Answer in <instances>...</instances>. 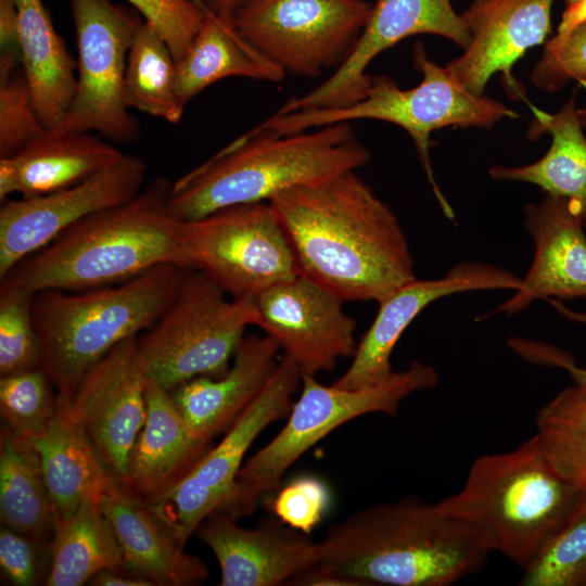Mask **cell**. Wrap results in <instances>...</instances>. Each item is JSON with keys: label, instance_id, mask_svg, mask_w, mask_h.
I'll use <instances>...</instances> for the list:
<instances>
[{"label": "cell", "instance_id": "836d02e7", "mask_svg": "<svg viewBox=\"0 0 586 586\" xmlns=\"http://www.w3.org/2000/svg\"><path fill=\"white\" fill-rule=\"evenodd\" d=\"M520 586H586V488L564 525L523 568Z\"/></svg>", "mask_w": 586, "mask_h": 586}, {"label": "cell", "instance_id": "9c48e42d", "mask_svg": "<svg viewBox=\"0 0 586 586\" xmlns=\"http://www.w3.org/2000/svg\"><path fill=\"white\" fill-rule=\"evenodd\" d=\"M256 321L254 300L231 297L188 269L164 311L138 336L150 382L170 392L198 377H221Z\"/></svg>", "mask_w": 586, "mask_h": 586}, {"label": "cell", "instance_id": "7402d4cb", "mask_svg": "<svg viewBox=\"0 0 586 586\" xmlns=\"http://www.w3.org/2000/svg\"><path fill=\"white\" fill-rule=\"evenodd\" d=\"M279 352L270 336L246 334L221 377H198L170 391L189 430L208 442L227 431L275 373Z\"/></svg>", "mask_w": 586, "mask_h": 586}, {"label": "cell", "instance_id": "83f0119b", "mask_svg": "<svg viewBox=\"0 0 586 586\" xmlns=\"http://www.w3.org/2000/svg\"><path fill=\"white\" fill-rule=\"evenodd\" d=\"M187 53L176 62V90L183 107L202 90L232 76L278 82L284 71L237 29L232 20L206 10Z\"/></svg>", "mask_w": 586, "mask_h": 586}, {"label": "cell", "instance_id": "ac0fdd59", "mask_svg": "<svg viewBox=\"0 0 586 586\" xmlns=\"http://www.w3.org/2000/svg\"><path fill=\"white\" fill-rule=\"evenodd\" d=\"M521 278L494 265L466 260L453 266L443 277L403 284L380 301L379 309L364 334L347 370L333 384L359 388L382 382L393 372L392 352L404 331L431 303L460 292L512 289Z\"/></svg>", "mask_w": 586, "mask_h": 586}, {"label": "cell", "instance_id": "d6a6232c", "mask_svg": "<svg viewBox=\"0 0 586 586\" xmlns=\"http://www.w3.org/2000/svg\"><path fill=\"white\" fill-rule=\"evenodd\" d=\"M536 435L555 470L586 488V388L560 391L536 415Z\"/></svg>", "mask_w": 586, "mask_h": 586}, {"label": "cell", "instance_id": "7c38bea8", "mask_svg": "<svg viewBox=\"0 0 586 586\" xmlns=\"http://www.w3.org/2000/svg\"><path fill=\"white\" fill-rule=\"evenodd\" d=\"M371 10L367 0H251L232 21L285 74L316 77L345 61Z\"/></svg>", "mask_w": 586, "mask_h": 586}, {"label": "cell", "instance_id": "ee69618b", "mask_svg": "<svg viewBox=\"0 0 586 586\" xmlns=\"http://www.w3.org/2000/svg\"><path fill=\"white\" fill-rule=\"evenodd\" d=\"M586 21V0H581L575 3L566 5L562 12L560 23L557 28L558 38H563L571 33V30Z\"/></svg>", "mask_w": 586, "mask_h": 586}, {"label": "cell", "instance_id": "3957f363", "mask_svg": "<svg viewBox=\"0 0 586 586\" xmlns=\"http://www.w3.org/2000/svg\"><path fill=\"white\" fill-rule=\"evenodd\" d=\"M171 181L157 177L131 199L75 222L20 262L0 286L30 292L81 291L119 283L153 267H183ZM186 269V268H184Z\"/></svg>", "mask_w": 586, "mask_h": 586}, {"label": "cell", "instance_id": "1f68e13d", "mask_svg": "<svg viewBox=\"0 0 586 586\" xmlns=\"http://www.w3.org/2000/svg\"><path fill=\"white\" fill-rule=\"evenodd\" d=\"M128 107L178 124L184 107L176 90V61L161 34L143 22L130 46L124 81Z\"/></svg>", "mask_w": 586, "mask_h": 586}, {"label": "cell", "instance_id": "7a4b0ae2", "mask_svg": "<svg viewBox=\"0 0 586 586\" xmlns=\"http://www.w3.org/2000/svg\"><path fill=\"white\" fill-rule=\"evenodd\" d=\"M491 551L466 523L415 497L352 512L318 542V566L365 585L450 586Z\"/></svg>", "mask_w": 586, "mask_h": 586}, {"label": "cell", "instance_id": "603a6c76", "mask_svg": "<svg viewBox=\"0 0 586 586\" xmlns=\"http://www.w3.org/2000/svg\"><path fill=\"white\" fill-rule=\"evenodd\" d=\"M101 507L117 536L125 565L153 586H192L208 576L205 563L184 551L160 517L124 484L114 481Z\"/></svg>", "mask_w": 586, "mask_h": 586}, {"label": "cell", "instance_id": "484cf974", "mask_svg": "<svg viewBox=\"0 0 586 586\" xmlns=\"http://www.w3.org/2000/svg\"><path fill=\"white\" fill-rule=\"evenodd\" d=\"M532 109L535 118L528 136L549 133V150L527 165H495L489 168V175L496 181L533 183L548 195L566 199L586 227V132L578 117L575 93L553 114Z\"/></svg>", "mask_w": 586, "mask_h": 586}, {"label": "cell", "instance_id": "e0dca14e", "mask_svg": "<svg viewBox=\"0 0 586 586\" xmlns=\"http://www.w3.org/2000/svg\"><path fill=\"white\" fill-rule=\"evenodd\" d=\"M419 34L444 37L462 50L470 34L451 0H377L349 55L310 91L292 98L276 113L339 109L361 99L370 85L369 64L383 51Z\"/></svg>", "mask_w": 586, "mask_h": 586}, {"label": "cell", "instance_id": "2e32d148", "mask_svg": "<svg viewBox=\"0 0 586 586\" xmlns=\"http://www.w3.org/2000/svg\"><path fill=\"white\" fill-rule=\"evenodd\" d=\"M256 326L277 342L302 374L332 371L357 348L356 321L336 295L297 275L254 298Z\"/></svg>", "mask_w": 586, "mask_h": 586}, {"label": "cell", "instance_id": "52a82bcc", "mask_svg": "<svg viewBox=\"0 0 586 586\" xmlns=\"http://www.w3.org/2000/svg\"><path fill=\"white\" fill-rule=\"evenodd\" d=\"M413 65L422 75L413 88L403 89L387 76H373L364 97L351 105L275 113L254 129L291 133L356 119L397 125L412 139L444 215L454 220L455 213L437 186L431 165V133L446 127L489 128L502 119H517L520 115L500 101L468 91L445 66L428 58L421 43L415 46Z\"/></svg>", "mask_w": 586, "mask_h": 586}, {"label": "cell", "instance_id": "8fae6325", "mask_svg": "<svg viewBox=\"0 0 586 586\" xmlns=\"http://www.w3.org/2000/svg\"><path fill=\"white\" fill-rule=\"evenodd\" d=\"M77 43V81L71 105L51 133L95 132L132 142L140 127L125 102L124 81L133 38L144 22L110 0H71Z\"/></svg>", "mask_w": 586, "mask_h": 586}, {"label": "cell", "instance_id": "cb8c5ba5", "mask_svg": "<svg viewBox=\"0 0 586 586\" xmlns=\"http://www.w3.org/2000/svg\"><path fill=\"white\" fill-rule=\"evenodd\" d=\"M146 418L131 449L124 484L148 504L178 485L212 448L196 437L169 391L149 382Z\"/></svg>", "mask_w": 586, "mask_h": 586}, {"label": "cell", "instance_id": "9a60e30c", "mask_svg": "<svg viewBox=\"0 0 586 586\" xmlns=\"http://www.w3.org/2000/svg\"><path fill=\"white\" fill-rule=\"evenodd\" d=\"M143 160L118 162L71 187L47 194L7 199L0 207V279L82 218L135 196L145 184Z\"/></svg>", "mask_w": 586, "mask_h": 586}, {"label": "cell", "instance_id": "ab89813d", "mask_svg": "<svg viewBox=\"0 0 586 586\" xmlns=\"http://www.w3.org/2000/svg\"><path fill=\"white\" fill-rule=\"evenodd\" d=\"M330 504V489L321 479L301 475L278 491L272 510L289 527L309 535L323 519Z\"/></svg>", "mask_w": 586, "mask_h": 586}, {"label": "cell", "instance_id": "277c9868", "mask_svg": "<svg viewBox=\"0 0 586 586\" xmlns=\"http://www.w3.org/2000/svg\"><path fill=\"white\" fill-rule=\"evenodd\" d=\"M371 158L351 123L291 133L251 129L171 181L168 208L178 220L217 209L269 202L278 193L348 170Z\"/></svg>", "mask_w": 586, "mask_h": 586}, {"label": "cell", "instance_id": "4dcf8cb0", "mask_svg": "<svg viewBox=\"0 0 586 586\" xmlns=\"http://www.w3.org/2000/svg\"><path fill=\"white\" fill-rule=\"evenodd\" d=\"M0 519L3 526L50 544L56 514L41 459L30 440L0 431Z\"/></svg>", "mask_w": 586, "mask_h": 586}, {"label": "cell", "instance_id": "d6986e66", "mask_svg": "<svg viewBox=\"0 0 586 586\" xmlns=\"http://www.w3.org/2000/svg\"><path fill=\"white\" fill-rule=\"evenodd\" d=\"M552 1L474 0L461 14L470 43L446 69L476 95H484L491 77L502 73L508 89L521 97L512 67L528 49L546 39Z\"/></svg>", "mask_w": 586, "mask_h": 586}, {"label": "cell", "instance_id": "e575fe53", "mask_svg": "<svg viewBox=\"0 0 586 586\" xmlns=\"http://www.w3.org/2000/svg\"><path fill=\"white\" fill-rule=\"evenodd\" d=\"M42 367L1 375L2 423L17 437L40 435L58 412V393Z\"/></svg>", "mask_w": 586, "mask_h": 586}, {"label": "cell", "instance_id": "44dd1931", "mask_svg": "<svg viewBox=\"0 0 586 586\" xmlns=\"http://www.w3.org/2000/svg\"><path fill=\"white\" fill-rule=\"evenodd\" d=\"M524 227L534 242L533 262L520 288L496 311L512 315L536 298L586 297V235L569 201L546 194L526 204Z\"/></svg>", "mask_w": 586, "mask_h": 586}, {"label": "cell", "instance_id": "d4e9b609", "mask_svg": "<svg viewBox=\"0 0 586 586\" xmlns=\"http://www.w3.org/2000/svg\"><path fill=\"white\" fill-rule=\"evenodd\" d=\"M125 153L91 132L49 130L18 153L0 158V201L30 198L76 184L118 162Z\"/></svg>", "mask_w": 586, "mask_h": 586}, {"label": "cell", "instance_id": "7dc6e473", "mask_svg": "<svg viewBox=\"0 0 586 586\" xmlns=\"http://www.w3.org/2000/svg\"><path fill=\"white\" fill-rule=\"evenodd\" d=\"M578 117L581 120V124L586 132V102L583 106L578 107Z\"/></svg>", "mask_w": 586, "mask_h": 586}, {"label": "cell", "instance_id": "8d00e7d4", "mask_svg": "<svg viewBox=\"0 0 586 586\" xmlns=\"http://www.w3.org/2000/svg\"><path fill=\"white\" fill-rule=\"evenodd\" d=\"M47 131L23 71L0 81V158L18 153Z\"/></svg>", "mask_w": 586, "mask_h": 586}, {"label": "cell", "instance_id": "ffe728a7", "mask_svg": "<svg viewBox=\"0 0 586 586\" xmlns=\"http://www.w3.org/2000/svg\"><path fill=\"white\" fill-rule=\"evenodd\" d=\"M215 555L221 586H278L318 564V543L275 524L246 528L218 511L194 533Z\"/></svg>", "mask_w": 586, "mask_h": 586}, {"label": "cell", "instance_id": "f1b7e54d", "mask_svg": "<svg viewBox=\"0 0 586 586\" xmlns=\"http://www.w3.org/2000/svg\"><path fill=\"white\" fill-rule=\"evenodd\" d=\"M30 441L40 455L58 523L87 498L101 497L115 481L80 426L59 407L47 429Z\"/></svg>", "mask_w": 586, "mask_h": 586}, {"label": "cell", "instance_id": "60d3db41", "mask_svg": "<svg viewBox=\"0 0 586 586\" xmlns=\"http://www.w3.org/2000/svg\"><path fill=\"white\" fill-rule=\"evenodd\" d=\"M51 565L49 544L7 526L0 531L2 575L16 586H34L48 578Z\"/></svg>", "mask_w": 586, "mask_h": 586}, {"label": "cell", "instance_id": "b9f144b4", "mask_svg": "<svg viewBox=\"0 0 586 586\" xmlns=\"http://www.w3.org/2000/svg\"><path fill=\"white\" fill-rule=\"evenodd\" d=\"M22 71L16 0H0V81Z\"/></svg>", "mask_w": 586, "mask_h": 586}, {"label": "cell", "instance_id": "5bb4252c", "mask_svg": "<svg viewBox=\"0 0 586 586\" xmlns=\"http://www.w3.org/2000/svg\"><path fill=\"white\" fill-rule=\"evenodd\" d=\"M138 336L115 346L58 407L82 430L107 472L124 482L129 456L146 418L149 385Z\"/></svg>", "mask_w": 586, "mask_h": 586}, {"label": "cell", "instance_id": "74e56055", "mask_svg": "<svg viewBox=\"0 0 586 586\" xmlns=\"http://www.w3.org/2000/svg\"><path fill=\"white\" fill-rule=\"evenodd\" d=\"M532 84L543 92H557L571 82L586 89V21L563 38L553 36L531 73Z\"/></svg>", "mask_w": 586, "mask_h": 586}, {"label": "cell", "instance_id": "f546056e", "mask_svg": "<svg viewBox=\"0 0 586 586\" xmlns=\"http://www.w3.org/2000/svg\"><path fill=\"white\" fill-rule=\"evenodd\" d=\"M101 497L87 498L69 518L56 524L49 544L51 565L46 585H85L102 570L130 573L102 510Z\"/></svg>", "mask_w": 586, "mask_h": 586}, {"label": "cell", "instance_id": "30bf717a", "mask_svg": "<svg viewBox=\"0 0 586 586\" xmlns=\"http://www.w3.org/2000/svg\"><path fill=\"white\" fill-rule=\"evenodd\" d=\"M183 267L234 298L254 300L300 275L283 229L268 202L238 204L180 220Z\"/></svg>", "mask_w": 586, "mask_h": 586}, {"label": "cell", "instance_id": "4316f807", "mask_svg": "<svg viewBox=\"0 0 586 586\" xmlns=\"http://www.w3.org/2000/svg\"><path fill=\"white\" fill-rule=\"evenodd\" d=\"M22 71L35 110L49 130L66 114L77 81V61L56 33L42 0H16Z\"/></svg>", "mask_w": 586, "mask_h": 586}, {"label": "cell", "instance_id": "bcb514c9", "mask_svg": "<svg viewBox=\"0 0 586 586\" xmlns=\"http://www.w3.org/2000/svg\"><path fill=\"white\" fill-rule=\"evenodd\" d=\"M556 367L565 369L576 385L586 388V368L578 367L572 355L564 353L558 359Z\"/></svg>", "mask_w": 586, "mask_h": 586}, {"label": "cell", "instance_id": "8992f818", "mask_svg": "<svg viewBox=\"0 0 586 586\" xmlns=\"http://www.w3.org/2000/svg\"><path fill=\"white\" fill-rule=\"evenodd\" d=\"M187 270L164 264L111 285L36 292L31 314L41 367L58 397L69 399L97 362L119 343L148 330L176 294Z\"/></svg>", "mask_w": 586, "mask_h": 586}, {"label": "cell", "instance_id": "c3c4849f", "mask_svg": "<svg viewBox=\"0 0 586 586\" xmlns=\"http://www.w3.org/2000/svg\"><path fill=\"white\" fill-rule=\"evenodd\" d=\"M566 1H568V2H569V4H570V3H575V2H578V1H581V0H566Z\"/></svg>", "mask_w": 586, "mask_h": 586}, {"label": "cell", "instance_id": "f35d334b", "mask_svg": "<svg viewBox=\"0 0 586 586\" xmlns=\"http://www.w3.org/2000/svg\"><path fill=\"white\" fill-rule=\"evenodd\" d=\"M168 44L175 61L189 50L205 11L195 0H126Z\"/></svg>", "mask_w": 586, "mask_h": 586}, {"label": "cell", "instance_id": "f6af8a7d", "mask_svg": "<svg viewBox=\"0 0 586 586\" xmlns=\"http://www.w3.org/2000/svg\"><path fill=\"white\" fill-rule=\"evenodd\" d=\"M202 8L220 17L233 20L237 12L251 0H195Z\"/></svg>", "mask_w": 586, "mask_h": 586}, {"label": "cell", "instance_id": "d590c367", "mask_svg": "<svg viewBox=\"0 0 586 586\" xmlns=\"http://www.w3.org/2000/svg\"><path fill=\"white\" fill-rule=\"evenodd\" d=\"M35 293L0 286V374L41 367V351L34 324Z\"/></svg>", "mask_w": 586, "mask_h": 586}, {"label": "cell", "instance_id": "4fadbf2b", "mask_svg": "<svg viewBox=\"0 0 586 586\" xmlns=\"http://www.w3.org/2000/svg\"><path fill=\"white\" fill-rule=\"evenodd\" d=\"M301 384L302 372L283 355L264 390L220 443L178 485L148 504L180 544L184 546L203 520L226 501L249 448L266 428L289 416Z\"/></svg>", "mask_w": 586, "mask_h": 586}, {"label": "cell", "instance_id": "5b68a950", "mask_svg": "<svg viewBox=\"0 0 586 586\" xmlns=\"http://www.w3.org/2000/svg\"><path fill=\"white\" fill-rule=\"evenodd\" d=\"M582 488L563 479L535 434L518 448L476 458L464 484L436 502L487 549L526 566L564 525Z\"/></svg>", "mask_w": 586, "mask_h": 586}, {"label": "cell", "instance_id": "7bdbcfd3", "mask_svg": "<svg viewBox=\"0 0 586 586\" xmlns=\"http://www.w3.org/2000/svg\"><path fill=\"white\" fill-rule=\"evenodd\" d=\"M93 586H153L149 581L125 571L102 570L88 583Z\"/></svg>", "mask_w": 586, "mask_h": 586}, {"label": "cell", "instance_id": "6da1fadb", "mask_svg": "<svg viewBox=\"0 0 586 586\" xmlns=\"http://www.w3.org/2000/svg\"><path fill=\"white\" fill-rule=\"evenodd\" d=\"M268 203L300 275L344 303H379L416 279L397 216L356 170L295 186Z\"/></svg>", "mask_w": 586, "mask_h": 586}, {"label": "cell", "instance_id": "ba28073f", "mask_svg": "<svg viewBox=\"0 0 586 586\" xmlns=\"http://www.w3.org/2000/svg\"><path fill=\"white\" fill-rule=\"evenodd\" d=\"M437 383L435 368L419 360L380 383L359 388L323 385L315 375L302 374L301 394L286 423L241 467L217 511L235 520L252 514L267 495L278 491L289 468L335 429L368 413L395 416L405 398Z\"/></svg>", "mask_w": 586, "mask_h": 586}]
</instances>
